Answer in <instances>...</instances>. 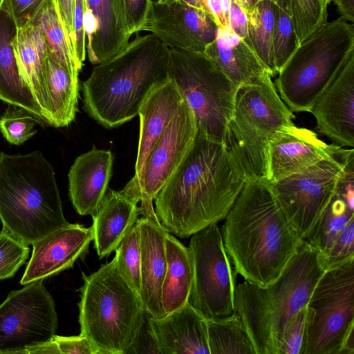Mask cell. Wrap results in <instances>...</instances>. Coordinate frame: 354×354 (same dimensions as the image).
Instances as JSON below:
<instances>
[{
    "mask_svg": "<svg viewBox=\"0 0 354 354\" xmlns=\"http://www.w3.org/2000/svg\"><path fill=\"white\" fill-rule=\"evenodd\" d=\"M326 270L323 255L304 241L272 284L261 288L245 281L236 286L234 311L241 317L257 354H278L288 321L307 305Z\"/></svg>",
    "mask_w": 354,
    "mask_h": 354,
    "instance_id": "277c9868",
    "label": "cell"
},
{
    "mask_svg": "<svg viewBox=\"0 0 354 354\" xmlns=\"http://www.w3.org/2000/svg\"><path fill=\"white\" fill-rule=\"evenodd\" d=\"M336 5L341 17L346 21H354V0H332Z\"/></svg>",
    "mask_w": 354,
    "mask_h": 354,
    "instance_id": "f907efd6",
    "label": "cell"
},
{
    "mask_svg": "<svg viewBox=\"0 0 354 354\" xmlns=\"http://www.w3.org/2000/svg\"><path fill=\"white\" fill-rule=\"evenodd\" d=\"M342 147L327 144L314 131L294 124L272 136L268 149V181L277 182L330 157Z\"/></svg>",
    "mask_w": 354,
    "mask_h": 354,
    "instance_id": "e0dca14e",
    "label": "cell"
},
{
    "mask_svg": "<svg viewBox=\"0 0 354 354\" xmlns=\"http://www.w3.org/2000/svg\"><path fill=\"white\" fill-rule=\"evenodd\" d=\"M57 326L55 302L43 280L11 291L0 304V354H26L51 339Z\"/></svg>",
    "mask_w": 354,
    "mask_h": 354,
    "instance_id": "4fadbf2b",
    "label": "cell"
},
{
    "mask_svg": "<svg viewBox=\"0 0 354 354\" xmlns=\"http://www.w3.org/2000/svg\"><path fill=\"white\" fill-rule=\"evenodd\" d=\"M140 199L126 187L106 192L92 216L94 248L101 259L118 248L140 214Z\"/></svg>",
    "mask_w": 354,
    "mask_h": 354,
    "instance_id": "cb8c5ba5",
    "label": "cell"
},
{
    "mask_svg": "<svg viewBox=\"0 0 354 354\" xmlns=\"http://www.w3.org/2000/svg\"><path fill=\"white\" fill-rule=\"evenodd\" d=\"M26 354H99L94 344L83 335H55L45 344L30 348Z\"/></svg>",
    "mask_w": 354,
    "mask_h": 354,
    "instance_id": "f35d334b",
    "label": "cell"
},
{
    "mask_svg": "<svg viewBox=\"0 0 354 354\" xmlns=\"http://www.w3.org/2000/svg\"><path fill=\"white\" fill-rule=\"evenodd\" d=\"M271 75L238 91L225 145L245 180H268V149L273 135L295 118Z\"/></svg>",
    "mask_w": 354,
    "mask_h": 354,
    "instance_id": "ba28073f",
    "label": "cell"
},
{
    "mask_svg": "<svg viewBox=\"0 0 354 354\" xmlns=\"http://www.w3.org/2000/svg\"><path fill=\"white\" fill-rule=\"evenodd\" d=\"M291 17L299 44L326 22V0H288Z\"/></svg>",
    "mask_w": 354,
    "mask_h": 354,
    "instance_id": "e575fe53",
    "label": "cell"
},
{
    "mask_svg": "<svg viewBox=\"0 0 354 354\" xmlns=\"http://www.w3.org/2000/svg\"><path fill=\"white\" fill-rule=\"evenodd\" d=\"M245 180L225 144L197 131L185 157L154 199L156 214L168 232L189 237L225 218Z\"/></svg>",
    "mask_w": 354,
    "mask_h": 354,
    "instance_id": "6da1fadb",
    "label": "cell"
},
{
    "mask_svg": "<svg viewBox=\"0 0 354 354\" xmlns=\"http://www.w3.org/2000/svg\"><path fill=\"white\" fill-rule=\"evenodd\" d=\"M326 2L328 3V4L330 2H331V1H332V0H326Z\"/></svg>",
    "mask_w": 354,
    "mask_h": 354,
    "instance_id": "db71d44e",
    "label": "cell"
},
{
    "mask_svg": "<svg viewBox=\"0 0 354 354\" xmlns=\"http://www.w3.org/2000/svg\"><path fill=\"white\" fill-rule=\"evenodd\" d=\"M82 278L80 334L99 354H127L145 313L140 297L118 272L114 258L90 274L82 272Z\"/></svg>",
    "mask_w": 354,
    "mask_h": 354,
    "instance_id": "8992f818",
    "label": "cell"
},
{
    "mask_svg": "<svg viewBox=\"0 0 354 354\" xmlns=\"http://www.w3.org/2000/svg\"><path fill=\"white\" fill-rule=\"evenodd\" d=\"M184 100L175 82L168 77L150 91L140 106L135 174L126 184L140 200L142 174L147 158Z\"/></svg>",
    "mask_w": 354,
    "mask_h": 354,
    "instance_id": "ac0fdd59",
    "label": "cell"
},
{
    "mask_svg": "<svg viewBox=\"0 0 354 354\" xmlns=\"http://www.w3.org/2000/svg\"><path fill=\"white\" fill-rule=\"evenodd\" d=\"M266 0H241L242 5L246 12L253 8L259 3ZM272 1L275 6L281 8L285 12L291 16L290 5L288 0H268Z\"/></svg>",
    "mask_w": 354,
    "mask_h": 354,
    "instance_id": "816d5d0a",
    "label": "cell"
},
{
    "mask_svg": "<svg viewBox=\"0 0 354 354\" xmlns=\"http://www.w3.org/2000/svg\"><path fill=\"white\" fill-rule=\"evenodd\" d=\"M57 1L60 14L73 46V17L75 0H57Z\"/></svg>",
    "mask_w": 354,
    "mask_h": 354,
    "instance_id": "681fc988",
    "label": "cell"
},
{
    "mask_svg": "<svg viewBox=\"0 0 354 354\" xmlns=\"http://www.w3.org/2000/svg\"><path fill=\"white\" fill-rule=\"evenodd\" d=\"M84 28L86 53L95 65L121 50L131 37L122 0H84Z\"/></svg>",
    "mask_w": 354,
    "mask_h": 354,
    "instance_id": "ffe728a7",
    "label": "cell"
},
{
    "mask_svg": "<svg viewBox=\"0 0 354 354\" xmlns=\"http://www.w3.org/2000/svg\"><path fill=\"white\" fill-rule=\"evenodd\" d=\"M14 53L20 76L39 105L47 123L48 99L45 76L47 47L40 32L29 23L19 26Z\"/></svg>",
    "mask_w": 354,
    "mask_h": 354,
    "instance_id": "4316f807",
    "label": "cell"
},
{
    "mask_svg": "<svg viewBox=\"0 0 354 354\" xmlns=\"http://www.w3.org/2000/svg\"><path fill=\"white\" fill-rule=\"evenodd\" d=\"M335 194L354 210V158L346 165L337 181Z\"/></svg>",
    "mask_w": 354,
    "mask_h": 354,
    "instance_id": "bcb514c9",
    "label": "cell"
},
{
    "mask_svg": "<svg viewBox=\"0 0 354 354\" xmlns=\"http://www.w3.org/2000/svg\"><path fill=\"white\" fill-rule=\"evenodd\" d=\"M247 15L249 43L271 77H274L277 75L272 48L274 4L268 0L263 1L248 10Z\"/></svg>",
    "mask_w": 354,
    "mask_h": 354,
    "instance_id": "1f68e13d",
    "label": "cell"
},
{
    "mask_svg": "<svg viewBox=\"0 0 354 354\" xmlns=\"http://www.w3.org/2000/svg\"><path fill=\"white\" fill-rule=\"evenodd\" d=\"M140 248V299L151 317L165 315L161 303L162 286L167 268L165 247L166 229L145 217L138 218Z\"/></svg>",
    "mask_w": 354,
    "mask_h": 354,
    "instance_id": "7402d4cb",
    "label": "cell"
},
{
    "mask_svg": "<svg viewBox=\"0 0 354 354\" xmlns=\"http://www.w3.org/2000/svg\"><path fill=\"white\" fill-rule=\"evenodd\" d=\"M45 0H9L18 26L26 24Z\"/></svg>",
    "mask_w": 354,
    "mask_h": 354,
    "instance_id": "c3c4849f",
    "label": "cell"
},
{
    "mask_svg": "<svg viewBox=\"0 0 354 354\" xmlns=\"http://www.w3.org/2000/svg\"><path fill=\"white\" fill-rule=\"evenodd\" d=\"M27 23L40 32L48 53L65 68L78 75L82 68L77 61L57 0H45Z\"/></svg>",
    "mask_w": 354,
    "mask_h": 354,
    "instance_id": "f546056e",
    "label": "cell"
},
{
    "mask_svg": "<svg viewBox=\"0 0 354 354\" xmlns=\"http://www.w3.org/2000/svg\"><path fill=\"white\" fill-rule=\"evenodd\" d=\"M157 1L162 3H170L176 1H181L206 12L204 0H157Z\"/></svg>",
    "mask_w": 354,
    "mask_h": 354,
    "instance_id": "f5cc1de1",
    "label": "cell"
},
{
    "mask_svg": "<svg viewBox=\"0 0 354 354\" xmlns=\"http://www.w3.org/2000/svg\"><path fill=\"white\" fill-rule=\"evenodd\" d=\"M203 53L239 89L270 74L250 43L229 28H218Z\"/></svg>",
    "mask_w": 354,
    "mask_h": 354,
    "instance_id": "484cf974",
    "label": "cell"
},
{
    "mask_svg": "<svg viewBox=\"0 0 354 354\" xmlns=\"http://www.w3.org/2000/svg\"><path fill=\"white\" fill-rule=\"evenodd\" d=\"M197 132L194 114L185 101L151 150L146 162L139 207L142 217L160 223L153 202L191 148Z\"/></svg>",
    "mask_w": 354,
    "mask_h": 354,
    "instance_id": "5bb4252c",
    "label": "cell"
},
{
    "mask_svg": "<svg viewBox=\"0 0 354 354\" xmlns=\"http://www.w3.org/2000/svg\"><path fill=\"white\" fill-rule=\"evenodd\" d=\"M45 76L48 99L47 124L54 127L69 125L77 112L80 84L73 74L47 52Z\"/></svg>",
    "mask_w": 354,
    "mask_h": 354,
    "instance_id": "f1b7e54d",
    "label": "cell"
},
{
    "mask_svg": "<svg viewBox=\"0 0 354 354\" xmlns=\"http://www.w3.org/2000/svg\"><path fill=\"white\" fill-rule=\"evenodd\" d=\"M209 354H257L250 336L238 313L207 318Z\"/></svg>",
    "mask_w": 354,
    "mask_h": 354,
    "instance_id": "4dcf8cb0",
    "label": "cell"
},
{
    "mask_svg": "<svg viewBox=\"0 0 354 354\" xmlns=\"http://www.w3.org/2000/svg\"><path fill=\"white\" fill-rule=\"evenodd\" d=\"M275 21L272 48L277 75L299 46L291 16L274 5Z\"/></svg>",
    "mask_w": 354,
    "mask_h": 354,
    "instance_id": "d590c367",
    "label": "cell"
},
{
    "mask_svg": "<svg viewBox=\"0 0 354 354\" xmlns=\"http://www.w3.org/2000/svg\"><path fill=\"white\" fill-rule=\"evenodd\" d=\"M307 305L288 321L282 336L278 354H301L307 323Z\"/></svg>",
    "mask_w": 354,
    "mask_h": 354,
    "instance_id": "ab89813d",
    "label": "cell"
},
{
    "mask_svg": "<svg viewBox=\"0 0 354 354\" xmlns=\"http://www.w3.org/2000/svg\"><path fill=\"white\" fill-rule=\"evenodd\" d=\"M324 259L327 270L354 259V218L346 224Z\"/></svg>",
    "mask_w": 354,
    "mask_h": 354,
    "instance_id": "60d3db41",
    "label": "cell"
},
{
    "mask_svg": "<svg viewBox=\"0 0 354 354\" xmlns=\"http://www.w3.org/2000/svg\"><path fill=\"white\" fill-rule=\"evenodd\" d=\"M127 31L129 36L141 31L152 0H122Z\"/></svg>",
    "mask_w": 354,
    "mask_h": 354,
    "instance_id": "b9f144b4",
    "label": "cell"
},
{
    "mask_svg": "<svg viewBox=\"0 0 354 354\" xmlns=\"http://www.w3.org/2000/svg\"><path fill=\"white\" fill-rule=\"evenodd\" d=\"M229 29L239 37L249 42L248 15L241 0H230Z\"/></svg>",
    "mask_w": 354,
    "mask_h": 354,
    "instance_id": "f6af8a7d",
    "label": "cell"
},
{
    "mask_svg": "<svg viewBox=\"0 0 354 354\" xmlns=\"http://www.w3.org/2000/svg\"><path fill=\"white\" fill-rule=\"evenodd\" d=\"M84 15V0H75L73 17V48L77 61L82 68L86 53Z\"/></svg>",
    "mask_w": 354,
    "mask_h": 354,
    "instance_id": "ee69618b",
    "label": "cell"
},
{
    "mask_svg": "<svg viewBox=\"0 0 354 354\" xmlns=\"http://www.w3.org/2000/svg\"><path fill=\"white\" fill-rule=\"evenodd\" d=\"M218 26L205 11L181 1H152L141 31L156 35L169 48L204 52L216 37Z\"/></svg>",
    "mask_w": 354,
    "mask_h": 354,
    "instance_id": "9a60e30c",
    "label": "cell"
},
{
    "mask_svg": "<svg viewBox=\"0 0 354 354\" xmlns=\"http://www.w3.org/2000/svg\"><path fill=\"white\" fill-rule=\"evenodd\" d=\"M92 241V226L70 223L35 241L20 284L44 280L72 268L87 254Z\"/></svg>",
    "mask_w": 354,
    "mask_h": 354,
    "instance_id": "2e32d148",
    "label": "cell"
},
{
    "mask_svg": "<svg viewBox=\"0 0 354 354\" xmlns=\"http://www.w3.org/2000/svg\"><path fill=\"white\" fill-rule=\"evenodd\" d=\"M30 248L6 231H0V280L15 276L26 263Z\"/></svg>",
    "mask_w": 354,
    "mask_h": 354,
    "instance_id": "74e56055",
    "label": "cell"
},
{
    "mask_svg": "<svg viewBox=\"0 0 354 354\" xmlns=\"http://www.w3.org/2000/svg\"><path fill=\"white\" fill-rule=\"evenodd\" d=\"M37 119L25 109L10 104L0 117V132L9 143L20 145L37 132Z\"/></svg>",
    "mask_w": 354,
    "mask_h": 354,
    "instance_id": "8d00e7d4",
    "label": "cell"
},
{
    "mask_svg": "<svg viewBox=\"0 0 354 354\" xmlns=\"http://www.w3.org/2000/svg\"><path fill=\"white\" fill-rule=\"evenodd\" d=\"M307 310L301 354L354 353V259L323 274Z\"/></svg>",
    "mask_w": 354,
    "mask_h": 354,
    "instance_id": "30bf717a",
    "label": "cell"
},
{
    "mask_svg": "<svg viewBox=\"0 0 354 354\" xmlns=\"http://www.w3.org/2000/svg\"><path fill=\"white\" fill-rule=\"evenodd\" d=\"M206 12L221 30L229 28L230 0H204Z\"/></svg>",
    "mask_w": 354,
    "mask_h": 354,
    "instance_id": "7dc6e473",
    "label": "cell"
},
{
    "mask_svg": "<svg viewBox=\"0 0 354 354\" xmlns=\"http://www.w3.org/2000/svg\"><path fill=\"white\" fill-rule=\"evenodd\" d=\"M340 17L302 41L277 74L275 87L292 112H310L354 50V26Z\"/></svg>",
    "mask_w": 354,
    "mask_h": 354,
    "instance_id": "52a82bcc",
    "label": "cell"
},
{
    "mask_svg": "<svg viewBox=\"0 0 354 354\" xmlns=\"http://www.w3.org/2000/svg\"><path fill=\"white\" fill-rule=\"evenodd\" d=\"M310 113L317 131L339 147L354 146V54L322 94Z\"/></svg>",
    "mask_w": 354,
    "mask_h": 354,
    "instance_id": "d6986e66",
    "label": "cell"
},
{
    "mask_svg": "<svg viewBox=\"0 0 354 354\" xmlns=\"http://www.w3.org/2000/svg\"><path fill=\"white\" fill-rule=\"evenodd\" d=\"M118 272L139 296L140 289V230L137 221L115 250ZM140 297V296H139Z\"/></svg>",
    "mask_w": 354,
    "mask_h": 354,
    "instance_id": "836d02e7",
    "label": "cell"
},
{
    "mask_svg": "<svg viewBox=\"0 0 354 354\" xmlns=\"http://www.w3.org/2000/svg\"><path fill=\"white\" fill-rule=\"evenodd\" d=\"M150 322L160 354H209L207 318L189 302Z\"/></svg>",
    "mask_w": 354,
    "mask_h": 354,
    "instance_id": "603a6c76",
    "label": "cell"
},
{
    "mask_svg": "<svg viewBox=\"0 0 354 354\" xmlns=\"http://www.w3.org/2000/svg\"><path fill=\"white\" fill-rule=\"evenodd\" d=\"M354 218V210L334 194L319 221L304 240L324 257L346 224Z\"/></svg>",
    "mask_w": 354,
    "mask_h": 354,
    "instance_id": "d6a6232c",
    "label": "cell"
},
{
    "mask_svg": "<svg viewBox=\"0 0 354 354\" xmlns=\"http://www.w3.org/2000/svg\"><path fill=\"white\" fill-rule=\"evenodd\" d=\"M188 248L193 263L189 304L206 318L232 315L235 310L237 274L232 268L218 224L193 234Z\"/></svg>",
    "mask_w": 354,
    "mask_h": 354,
    "instance_id": "7c38bea8",
    "label": "cell"
},
{
    "mask_svg": "<svg viewBox=\"0 0 354 354\" xmlns=\"http://www.w3.org/2000/svg\"><path fill=\"white\" fill-rule=\"evenodd\" d=\"M130 353L160 354L158 344L151 324L150 316L146 312L134 342L127 353V354Z\"/></svg>",
    "mask_w": 354,
    "mask_h": 354,
    "instance_id": "7bdbcfd3",
    "label": "cell"
},
{
    "mask_svg": "<svg viewBox=\"0 0 354 354\" xmlns=\"http://www.w3.org/2000/svg\"><path fill=\"white\" fill-rule=\"evenodd\" d=\"M18 28L9 0H0V100L24 108L44 121L39 105L19 72L12 46Z\"/></svg>",
    "mask_w": 354,
    "mask_h": 354,
    "instance_id": "d4e9b609",
    "label": "cell"
},
{
    "mask_svg": "<svg viewBox=\"0 0 354 354\" xmlns=\"http://www.w3.org/2000/svg\"><path fill=\"white\" fill-rule=\"evenodd\" d=\"M0 220L2 230L27 245L70 224L53 167L41 151L0 152Z\"/></svg>",
    "mask_w": 354,
    "mask_h": 354,
    "instance_id": "5b68a950",
    "label": "cell"
},
{
    "mask_svg": "<svg viewBox=\"0 0 354 354\" xmlns=\"http://www.w3.org/2000/svg\"><path fill=\"white\" fill-rule=\"evenodd\" d=\"M353 148L340 149L330 157L270 183L273 193L299 237L304 241L331 201Z\"/></svg>",
    "mask_w": 354,
    "mask_h": 354,
    "instance_id": "8fae6325",
    "label": "cell"
},
{
    "mask_svg": "<svg viewBox=\"0 0 354 354\" xmlns=\"http://www.w3.org/2000/svg\"><path fill=\"white\" fill-rule=\"evenodd\" d=\"M169 47L153 34L136 37L96 64L82 82L84 109L107 129L138 115L150 91L168 77Z\"/></svg>",
    "mask_w": 354,
    "mask_h": 354,
    "instance_id": "3957f363",
    "label": "cell"
},
{
    "mask_svg": "<svg viewBox=\"0 0 354 354\" xmlns=\"http://www.w3.org/2000/svg\"><path fill=\"white\" fill-rule=\"evenodd\" d=\"M167 268L162 286L161 303L165 315L189 302L193 281V263L189 248L172 234L165 238Z\"/></svg>",
    "mask_w": 354,
    "mask_h": 354,
    "instance_id": "83f0119b",
    "label": "cell"
},
{
    "mask_svg": "<svg viewBox=\"0 0 354 354\" xmlns=\"http://www.w3.org/2000/svg\"><path fill=\"white\" fill-rule=\"evenodd\" d=\"M113 162L111 151L95 147L75 160L68 174V193L79 214L92 216L97 212L107 192Z\"/></svg>",
    "mask_w": 354,
    "mask_h": 354,
    "instance_id": "44dd1931",
    "label": "cell"
},
{
    "mask_svg": "<svg viewBox=\"0 0 354 354\" xmlns=\"http://www.w3.org/2000/svg\"><path fill=\"white\" fill-rule=\"evenodd\" d=\"M169 48L168 77L192 109L197 131L225 144L239 88L203 52Z\"/></svg>",
    "mask_w": 354,
    "mask_h": 354,
    "instance_id": "9c48e42d",
    "label": "cell"
},
{
    "mask_svg": "<svg viewBox=\"0 0 354 354\" xmlns=\"http://www.w3.org/2000/svg\"><path fill=\"white\" fill-rule=\"evenodd\" d=\"M221 232L234 269L245 281L267 287L302 244L267 180H247Z\"/></svg>",
    "mask_w": 354,
    "mask_h": 354,
    "instance_id": "7a4b0ae2",
    "label": "cell"
}]
</instances>
